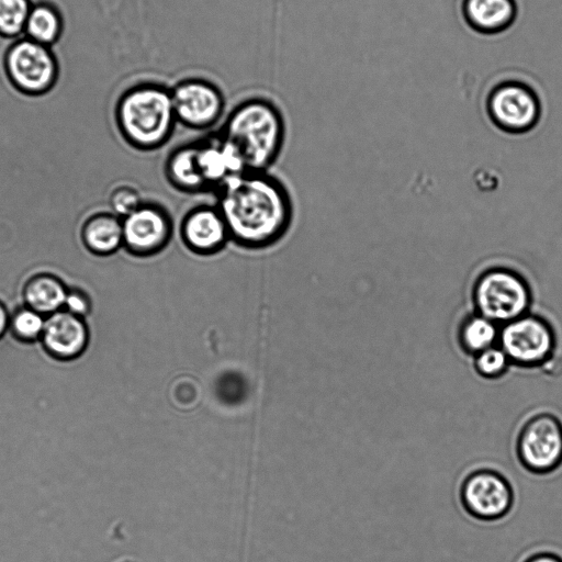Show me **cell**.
Here are the masks:
<instances>
[{"instance_id":"603a6c76","label":"cell","mask_w":562,"mask_h":562,"mask_svg":"<svg viewBox=\"0 0 562 562\" xmlns=\"http://www.w3.org/2000/svg\"><path fill=\"white\" fill-rule=\"evenodd\" d=\"M512 366L501 346H493L474 356L473 368L477 375L486 380H497L504 376Z\"/></svg>"},{"instance_id":"4fadbf2b","label":"cell","mask_w":562,"mask_h":562,"mask_svg":"<svg viewBox=\"0 0 562 562\" xmlns=\"http://www.w3.org/2000/svg\"><path fill=\"white\" fill-rule=\"evenodd\" d=\"M196 157L209 192H215L229 179L248 171L233 143L220 132L195 140Z\"/></svg>"},{"instance_id":"9c48e42d","label":"cell","mask_w":562,"mask_h":562,"mask_svg":"<svg viewBox=\"0 0 562 562\" xmlns=\"http://www.w3.org/2000/svg\"><path fill=\"white\" fill-rule=\"evenodd\" d=\"M475 302L480 315L492 322L508 323L524 314L529 293L518 276L506 270H493L477 282Z\"/></svg>"},{"instance_id":"ffe728a7","label":"cell","mask_w":562,"mask_h":562,"mask_svg":"<svg viewBox=\"0 0 562 562\" xmlns=\"http://www.w3.org/2000/svg\"><path fill=\"white\" fill-rule=\"evenodd\" d=\"M499 339L494 322L479 315L464 322L459 333V342L462 350L471 356L495 346Z\"/></svg>"},{"instance_id":"d4e9b609","label":"cell","mask_w":562,"mask_h":562,"mask_svg":"<svg viewBox=\"0 0 562 562\" xmlns=\"http://www.w3.org/2000/svg\"><path fill=\"white\" fill-rule=\"evenodd\" d=\"M92 302L89 294L80 288H68L63 310L87 318L91 313Z\"/></svg>"},{"instance_id":"4316f807","label":"cell","mask_w":562,"mask_h":562,"mask_svg":"<svg viewBox=\"0 0 562 562\" xmlns=\"http://www.w3.org/2000/svg\"><path fill=\"white\" fill-rule=\"evenodd\" d=\"M10 312L2 301H0V338L5 335L9 329Z\"/></svg>"},{"instance_id":"6da1fadb","label":"cell","mask_w":562,"mask_h":562,"mask_svg":"<svg viewBox=\"0 0 562 562\" xmlns=\"http://www.w3.org/2000/svg\"><path fill=\"white\" fill-rule=\"evenodd\" d=\"M231 241L248 250L267 249L289 232L294 215L286 186L269 171L248 170L215 192Z\"/></svg>"},{"instance_id":"cb8c5ba5","label":"cell","mask_w":562,"mask_h":562,"mask_svg":"<svg viewBox=\"0 0 562 562\" xmlns=\"http://www.w3.org/2000/svg\"><path fill=\"white\" fill-rule=\"evenodd\" d=\"M109 202L112 213L123 218L139 207L144 200L136 187L123 183L112 190Z\"/></svg>"},{"instance_id":"52a82bcc","label":"cell","mask_w":562,"mask_h":562,"mask_svg":"<svg viewBox=\"0 0 562 562\" xmlns=\"http://www.w3.org/2000/svg\"><path fill=\"white\" fill-rule=\"evenodd\" d=\"M499 346L513 366L536 369L548 366L555 350L552 328L542 319L520 316L499 333Z\"/></svg>"},{"instance_id":"5bb4252c","label":"cell","mask_w":562,"mask_h":562,"mask_svg":"<svg viewBox=\"0 0 562 562\" xmlns=\"http://www.w3.org/2000/svg\"><path fill=\"white\" fill-rule=\"evenodd\" d=\"M90 336L91 328L86 318L60 310L46 316L41 340L53 356L69 359L83 352Z\"/></svg>"},{"instance_id":"8992f818","label":"cell","mask_w":562,"mask_h":562,"mask_svg":"<svg viewBox=\"0 0 562 562\" xmlns=\"http://www.w3.org/2000/svg\"><path fill=\"white\" fill-rule=\"evenodd\" d=\"M459 499L467 514L474 519L497 521L513 509L515 492L503 473L491 468H479L462 479Z\"/></svg>"},{"instance_id":"ac0fdd59","label":"cell","mask_w":562,"mask_h":562,"mask_svg":"<svg viewBox=\"0 0 562 562\" xmlns=\"http://www.w3.org/2000/svg\"><path fill=\"white\" fill-rule=\"evenodd\" d=\"M68 288L57 276L40 272L30 277L23 285L24 305L48 316L63 310Z\"/></svg>"},{"instance_id":"7c38bea8","label":"cell","mask_w":562,"mask_h":562,"mask_svg":"<svg viewBox=\"0 0 562 562\" xmlns=\"http://www.w3.org/2000/svg\"><path fill=\"white\" fill-rule=\"evenodd\" d=\"M179 235L189 251L202 257L221 252L231 241L226 222L216 204H199L188 210L181 218Z\"/></svg>"},{"instance_id":"30bf717a","label":"cell","mask_w":562,"mask_h":562,"mask_svg":"<svg viewBox=\"0 0 562 562\" xmlns=\"http://www.w3.org/2000/svg\"><path fill=\"white\" fill-rule=\"evenodd\" d=\"M177 122L205 130L218 122L224 109L222 92L203 79H186L170 89Z\"/></svg>"},{"instance_id":"7a4b0ae2","label":"cell","mask_w":562,"mask_h":562,"mask_svg":"<svg viewBox=\"0 0 562 562\" xmlns=\"http://www.w3.org/2000/svg\"><path fill=\"white\" fill-rule=\"evenodd\" d=\"M218 132L235 145L251 171H268L281 154L285 138L280 111L260 98L235 106Z\"/></svg>"},{"instance_id":"ba28073f","label":"cell","mask_w":562,"mask_h":562,"mask_svg":"<svg viewBox=\"0 0 562 562\" xmlns=\"http://www.w3.org/2000/svg\"><path fill=\"white\" fill-rule=\"evenodd\" d=\"M123 248L139 258L154 257L169 245L173 221L168 210L156 202L144 201L122 218Z\"/></svg>"},{"instance_id":"e0dca14e","label":"cell","mask_w":562,"mask_h":562,"mask_svg":"<svg viewBox=\"0 0 562 562\" xmlns=\"http://www.w3.org/2000/svg\"><path fill=\"white\" fill-rule=\"evenodd\" d=\"M463 15L471 27L481 33H498L516 16L514 0H463Z\"/></svg>"},{"instance_id":"3957f363","label":"cell","mask_w":562,"mask_h":562,"mask_svg":"<svg viewBox=\"0 0 562 562\" xmlns=\"http://www.w3.org/2000/svg\"><path fill=\"white\" fill-rule=\"evenodd\" d=\"M115 122L133 148L153 151L162 147L177 123L170 89L156 83L127 89L116 102Z\"/></svg>"},{"instance_id":"2e32d148","label":"cell","mask_w":562,"mask_h":562,"mask_svg":"<svg viewBox=\"0 0 562 562\" xmlns=\"http://www.w3.org/2000/svg\"><path fill=\"white\" fill-rule=\"evenodd\" d=\"M85 247L93 255L106 257L123 247L122 218L100 212L88 217L80 232Z\"/></svg>"},{"instance_id":"d6986e66","label":"cell","mask_w":562,"mask_h":562,"mask_svg":"<svg viewBox=\"0 0 562 562\" xmlns=\"http://www.w3.org/2000/svg\"><path fill=\"white\" fill-rule=\"evenodd\" d=\"M61 11L50 1L33 3L25 24L26 37L45 46L55 45L64 32Z\"/></svg>"},{"instance_id":"5b68a950","label":"cell","mask_w":562,"mask_h":562,"mask_svg":"<svg viewBox=\"0 0 562 562\" xmlns=\"http://www.w3.org/2000/svg\"><path fill=\"white\" fill-rule=\"evenodd\" d=\"M519 464L533 475H547L562 465V422L541 412L520 426L515 442Z\"/></svg>"},{"instance_id":"44dd1931","label":"cell","mask_w":562,"mask_h":562,"mask_svg":"<svg viewBox=\"0 0 562 562\" xmlns=\"http://www.w3.org/2000/svg\"><path fill=\"white\" fill-rule=\"evenodd\" d=\"M31 0H0V36L16 40L25 29Z\"/></svg>"},{"instance_id":"277c9868","label":"cell","mask_w":562,"mask_h":562,"mask_svg":"<svg viewBox=\"0 0 562 562\" xmlns=\"http://www.w3.org/2000/svg\"><path fill=\"white\" fill-rule=\"evenodd\" d=\"M4 69L12 86L31 97L52 91L59 77L58 58L52 48L26 36L8 48Z\"/></svg>"},{"instance_id":"8fae6325","label":"cell","mask_w":562,"mask_h":562,"mask_svg":"<svg viewBox=\"0 0 562 562\" xmlns=\"http://www.w3.org/2000/svg\"><path fill=\"white\" fill-rule=\"evenodd\" d=\"M487 108L494 122L508 131H525L535 125L540 115V100L529 86L508 80L490 93Z\"/></svg>"},{"instance_id":"7402d4cb","label":"cell","mask_w":562,"mask_h":562,"mask_svg":"<svg viewBox=\"0 0 562 562\" xmlns=\"http://www.w3.org/2000/svg\"><path fill=\"white\" fill-rule=\"evenodd\" d=\"M46 316L23 305L10 314L9 330L22 341L40 340L44 330Z\"/></svg>"},{"instance_id":"9a60e30c","label":"cell","mask_w":562,"mask_h":562,"mask_svg":"<svg viewBox=\"0 0 562 562\" xmlns=\"http://www.w3.org/2000/svg\"><path fill=\"white\" fill-rule=\"evenodd\" d=\"M164 173L168 183L182 193L209 192L199 167L195 140L176 146L168 154Z\"/></svg>"},{"instance_id":"484cf974","label":"cell","mask_w":562,"mask_h":562,"mask_svg":"<svg viewBox=\"0 0 562 562\" xmlns=\"http://www.w3.org/2000/svg\"><path fill=\"white\" fill-rule=\"evenodd\" d=\"M522 562H562V555L555 551H537L525 558Z\"/></svg>"}]
</instances>
